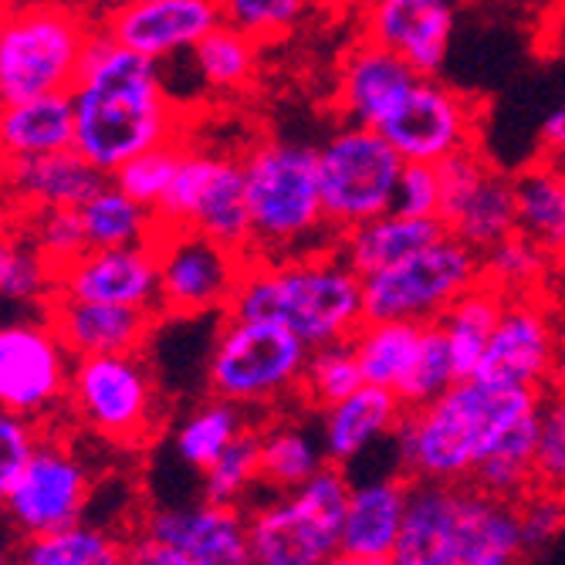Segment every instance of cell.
<instances>
[{"mask_svg":"<svg viewBox=\"0 0 565 565\" xmlns=\"http://www.w3.org/2000/svg\"><path fill=\"white\" fill-rule=\"evenodd\" d=\"M539 406V390L491 386L468 376L437 399L406 409L390 440L409 481L460 484L491 457L532 465Z\"/></svg>","mask_w":565,"mask_h":565,"instance_id":"obj_1","label":"cell"},{"mask_svg":"<svg viewBox=\"0 0 565 565\" xmlns=\"http://www.w3.org/2000/svg\"><path fill=\"white\" fill-rule=\"evenodd\" d=\"M72 106L75 149L106 177L152 146L183 139V113L160 65L122 47L98 24L85 44Z\"/></svg>","mask_w":565,"mask_h":565,"instance_id":"obj_2","label":"cell"},{"mask_svg":"<svg viewBox=\"0 0 565 565\" xmlns=\"http://www.w3.org/2000/svg\"><path fill=\"white\" fill-rule=\"evenodd\" d=\"M227 316L275 322L298 335L308 349L352 339L363 326V278L339 250H308L288 258H254L241 268Z\"/></svg>","mask_w":565,"mask_h":565,"instance_id":"obj_3","label":"cell"},{"mask_svg":"<svg viewBox=\"0 0 565 565\" xmlns=\"http://www.w3.org/2000/svg\"><path fill=\"white\" fill-rule=\"evenodd\" d=\"M241 167L254 258H288L335 247L339 237L322 214L312 146L258 139L241 152Z\"/></svg>","mask_w":565,"mask_h":565,"instance_id":"obj_4","label":"cell"},{"mask_svg":"<svg viewBox=\"0 0 565 565\" xmlns=\"http://www.w3.org/2000/svg\"><path fill=\"white\" fill-rule=\"evenodd\" d=\"M92 28L68 0H14L0 18V106L72 92Z\"/></svg>","mask_w":565,"mask_h":565,"instance_id":"obj_5","label":"cell"},{"mask_svg":"<svg viewBox=\"0 0 565 565\" xmlns=\"http://www.w3.org/2000/svg\"><path fill=\"white\" fill-rule=\"evenodd\" d=\"M308 345L275 322L227 316L207 355V390L247 414H275L298 399Z\"/></svg>","mask_w":565,"mask_h":565,"instance_id":"obj_6","label":"cell"},{"mask_svg":"<svg viewBox=\"0 0 565 565\" xmlns=\"http://www.w3.org/2000/svg\"><path fill=\"white\" fill-rule=\"evenodd\" d=\"M349 488L345 468L326 465L305 484L247 508L250 565H322L335 555Z\"/></svg>","mask_w":565,"mask_h":565,"instance_id":"obj_7","label":"cell"},{"mask_svg":"<svg viewBox=\"0 0 565 565\" xmlns=\"http://www.w3.org/2000/svg\"><path fill=\"white\" fill-rule=\"evenodd\" d=\"M65 409L82 430L126 450L149 444L163 427L160 383L142 352L75 359Z\"/></svg>","mask_w":565,"mask_h":565,"instance_id":"obj_8","label":"cell"},{"mask_svg":"<svg viewBox=\"0 0 565 565\" xmlns=\"http://www.w3.org/2000/svg\"><path fill=\"white\" fill-rule=\"evenodd\" d=\"M316 170L326 224L339 237L393 211L403 157L380 129L342 122L316 146Z\"/></svg>","mask_w":565,"mask_h":565,"instance_id":"obj_9","label":"cell"},{"mask_svg":"<svg viewBox=\"0 0 565 565\" xmlns=\"http://www.w3.org/2000/svg\"><path fill=\"white\" fill-rule=\"evenodd\" d=\"M95 494L88 460L55 427H44L28 465L0 498V525L18 542L58 532L85 519Z\"/></svg>","mask_w":565,"mask_h":565,"instance_id":"obj_10","label":"cell"},{"mask_svg":"<svg viewBox=\"0 0 565 565\" xmlns=\"http://www.w3.org/2000/svg\"><path fill=\"white\" fill-rule=\"evenodd\" d=\"M478 281L481 254L450 234H440L406 262L363 278V316L434 326Z\"/></svg>","mask_w":565,"mask_h":565,"instance_id":"obj_11","label":"cell"},{"mask_svg":"<svg viewBox=\"0 0 565 565\" xmlns=\"http://www.w3.org/2000/svg\"><path fill=\"white\" fill-rule=\"evenodd\" d=\"M152 214L160 227H193L237 254H250L241 157L186 142L173 183Z\"/></svg>","mask_w":565,"mask_h":565,"instance_id":"obj_12","label":"cell"},{"mask_svg":"<svg viewBox=\"0 0 565 565\" xmlns=\"http://www.w3.org/2000/svg\"><path fill=\"white\" fill-rule=\"evenodd\" d=\"M75 355L51 329L44 312L38 319L0 322V406L44 427H58L68 399Z\"/></svg>","mask_w":565,"mask_h":565,"instance_id":"obj_13","label":"cell"},{"mask_svg":"<svg viewBox=\"0 0 565 565\" xmlns=\"http://www.w3.org/2000/svg\"><path fill=\"white\" fill-rule=\"evenodd\" d=\"M152 247L160 268V319L227 312L247 254H237L193 227H160Z\"/></svg>","mask_w":565,"mask_h":565,"instance_id":"obj_14","label":"cell"},{"mask_svg":"<svg viewBox=\"0 0 565 565\" xmlns=\"http://www.w3.org/2000/svg\"><path fill=\"white\" fill-rule=\"evenodd\" d=\"M440 173V227L478 254L519 231L515 180L501 173L478 146L460 149L444 163Z\"/></svg>","mask_w":565,"mask_h":565,"instance_id":"obj_15","label":"cell"},{"mask_svg":"<svg viewBox=\"0 0 565 565\" xmlns=\"http://www.w3.org/2000/svg\"><path fill=\"white\" fill-rule=\"evenodd\" d=\"M481 102L437 78H417L393 116L380 126L403 163H444L481 139Z\"/></svg>","mask_w":565,"mask_h":565,"instance_id":"obj_16","label":"cell"},{"mask_svg":"<svg viewBox=\"0 0 565 565\" xmlns=\"http://www.w3.org/2000/svg\"><path fill=\"white\" fill-rule=\"evenodd\" d=\"M562 312L545 295H519L504 301V312L478 359L475 380L511 390L545 393L558 345Z\"/></svg>","mask_w":565,"mask_h":565,"instance_id":"obj_17","label":"cell"},{"mask_svg":"<svg viewBox=\"0 0 565 565\" xmlns=\"http://www.w3.org/2000/svg\"><path fill=\"white\" fill-rule=\"evenodd\" d=\"M51 295L75 301L157 308L160 312L157 247H152V241L129 247H85L75 262L55 271Z\"/></svg>","mask_w":565,"mask_h":565,"instance_id":"obj_18","label":"cell"},{"mask_svg":"<svg viewBox=\"0 0 565 565\" xmlns=\"http://www.w3.org/2000/svg\"><path fill=\"white\" fill-rule=\"evenodd\" d=\"M221 24L217 0H132L98 21L113 41L157 65L193 51Z\"/></svg>","mask_w":565,"mask_h":565,"instance_id":"obj_19","label":"cell"},{"mask_svg":"<svg viewBox=\"0 0 565 565\" xmlns=\"http://www.w3.org/2000/svg\"><path fill=\"white\" fill-rule=\"evenodd\" d=\"M363 38L396 51L420 78H437L454 38L450 0H363Z\"/></svg>","mask_w":565,"mask_h":565,"instance_id":"obj_20","label":"cell"},{"mask_svg":"<svg viewBox=\"0 0 565 565\" xmlns=\"http://www.w3.org/2000/svg\"><path fill=\"white\" fill-rule=\"evenodd\" d=\"M420 75L396 51L359 38L339 65L332 109L342 122L380 129Z\"/></svg>","mask_w":565,"mask_h":565,"instance_id":"obj_21","label":"cell"},{"mask_svg":"<svg viewBox=\"0 0 565 565\" xmlns=\"http://www.w3.org/2000/svg\"><path fill=\"white\" fill-rule=\"evenodd\" d=\"M41 312L75 359L142 352L149 335L163 322L157 308L75 301V298H62V295H51Z\"/></svg>","mask_w":565,"mask_h":565,"instance_id":"obj_22","label":"cell"},{"mask_svg":"<svg viewBox=\"0 0 565 565\" xmlns=\"http://www.w3.org/2000/svg\"><path fill=\"white\" fill-rule=\"evenodd\" d=\"M106 180L109 177L98 173L75 146L44 152V157L8 160L4 173H0V207L11 217L31 211L82 207Z\"/></svg>","mask_w":565,"mask_h":565,"instance_id":"obj_23","label":"cell"},{"mask_svg":"<svg viewBox=\"0 0 565 565\" xmlns=\"http://www.w3.org/2000/svg\"><path fill=\"white\" fill-rule=\"evenodd\" d=\"M136 535L183 548L207 565H250L244 511L231 504H173L157 508L139 522Z\"/></svg>","mask_w":565,"mask_h":565,"instance_id":"obj_24","label":"cell"},{"mask_svg":"<svg viewBox=\"0 0 565 565\" xmlns=\"http://www.w3.org/2000/svg\"><path fill=\"white\" fill-rule=\"evenodd\" d=\"M460 491L465 488L444 481H409L403 525L386 565H450Z\"/></svg>","mask_w":565,"mask_h":565,"instance_id":"obj_25","label":"cell"},{"mask_svg":"<svg viewBox=\"0 0 565 565\" xmlns=\"http://www.w3.org/2000/svg\"><path fill=\"white\" fill-rule=\"evenodd\" d=\"M319 414H322L319 437H322L326 460L345 468L352 460L363 457L370 447H376L380 440L393 437L399 417L406 414V406L399 403L393 390L363 383L355 393L319 409Z\"/></svg>","mask_w":565,"mask_h":565,"instance_id":"obj_26","label":"cell"},{"mask_svg":"<svg viewBox=\"0 0 565 565\" xmlns=\"http://www.w3.org/2000/svg\"><path fill=\"white\" fill-rule=\"evenodd\" d=\"M406 494H409V478L380 475V478L355 481L345 501L339 552L386 562L403 525Z\"/></svg>","mask_w":565,"mask_h":565,"instance_id":"obj_27","label":"cell"},{"mask_svg":"<svg viewBox=\"0 0 565 565\" xmlns=\"http://www.w3.org/2000/svg\"><path fill=\"white\" fill-rule=\"evenodd\" d=\"M525 552L519 532V508L478 488L460 491L457 542L450 565H519Z\"/></svg>","mask_w":565,"mask_h":565,"instance_id":"obj_28","label":"cell"},{"mask_svg":"<svg viewBox=\"0 0 565 565\" xmlns=\"http://www.w3.org/2000/svg\"><path fill=\"white\" fill-rule=\"evenodd\" d=\"M440 234H444V227L434 217H406V214L386 211L376 221H366V224L339 234L335 250L359 278H366V275H376L383 268L406 262L409 254L424 250Z\"/></svg>","mask_w":565,"mask_h":565,"instance_id":"obj_29","label":"cell"},{"mask_svg":"<svg viewBox=\"0 0 565 565\" xmlns=\"http://www.w3.org/2000/svg\"><path fill=\"white\" fill-rule=\"evenodd\" d=\"M75 146L72 92H51L0 106V152L4 160L44 157Z\"/></svg>","mask_w":565,"mask_h":565,"instance_id":"obj_30","label":"cell"},{"mask_svg":"<svg viewBox=\"0 0 565 565\" xmlns=\"http://www.w3.org/2000/svg\"><path fill=\"white\" fill-rule=\"evenodd\" d=\"M511 180H515L519 234L535 241L562 268L565 265V170L542 152L539 160L522 167Z\"/></svg>","mask_w":565,"mask_h":565,"instance_id":"obj_31","label":"cell"},{"mask_svg":"<svg viewBox=\"0 0 565 565\" xmlns=\"http://www.w3.org/2000/svg\"><path fill=\"white\" fill-rule=\"evenodd\" d=\"M424 335H427V326H420V322L363 319V326H359L349 339L359 373H363V383L396 393L417 363Z\"/></svg>","mask_w":565,"mask_h":565,"instance_id":"obj_32","label":"cell"},{"mask_svg":"<svg viewBox=\"0 0 565 565\" xmlns=\"http://www.w3.org/2000/svg\"><path fill=\"white\" fill-rule=\"evenodd\" d=\"M129 548L132 535L82 519L58 532L24 539L18 565H129Z\"/></svg>","mask_w":565,"mask_h":565,"instance_id":"obj_33","label":"cell"},{"mask_svg":"<svg viewBox=\"0 0 565 565\" xmlns=\"http://www.w3.org/2000/svg\"><path fill=\"white\" fill-rule=\"evenodd\" d=\"M258 444L262 484L271 491H291L329 465L322 437L291 417H268L265 424H258Z\"/></svg>","mask_w":565,"mask_h":565,"instance_id":"obj_34","label":"cell"},{"mask_svg":"<svg viewBox=\"0 0 565 565\" xmlns=\"http://www.w3.org/2000/svg\"><path fill=\"white\" fill-rule=\"evenodd\" d=\"M504 295L498 288H491L488 281H478L471 285L465 295H460L447 312L434 322L450 349V359H454V370H457V380H468L475 376L478 370V359L504 312Z\"/></svg>","mask_w":565,"mask_h":565,"instance_id":"obj_35","label":"cell"},{"mask_svg":"<svg viewBox=\"0 0 565 565\" xmlns=\"http://www.w3.org/2000/svg\"><path fill=\"white\" fill-rule=\"evenodd\" d=\"M78 221H82L88 247L146 244L160 231L157 214H152L149 207H142V203H136L129 193H122L113 180H106L82 203Z\"/></svg>","mask_w":565,"mask_h":565,"instance_id":"obj_36","label":"cell"},{"mask_svg":"<svg viewBox=\"0 0 565 565\" xmlns=\"http://www.w3.org/2000/svg\"><path fill=\"white\" fill-rule=\"evenodd\" d=\"M254 424L247 420V409L211 396L200 406H193L190 414L180 420V427L173 430V450L180 457V465H186L190 471H207L214 460Z\"/></svg>","mask_w":565,"mask_h":565,"instance_id":"obj_37","label":"cell"},{"mask_svg":"<svg viewBox=\"0 0 565 565\" xmlns=\"http://www.w3.org/2000/svg\"><path fill=\"white\" fill-rule=\"evenodd\" d=\"M262 47L244 31L221 24L203 38L193 51V72L214 95H241L254 85V75L262 68Z\"/></svg>","mask_w":565,"mask_h":565,"instance_id":"obj_38","label":"cell"},{"mask_svg":"<svg viewBox=\"0 0 565 565\" xmlns=\"http://www.w3.org/2000/svg\"><path fill=\"white\" fill-rule=\"evenodd\" d=\"M555 268L558 265L548 254L519 231L481 250V281L498 288L504 298L542 295Z\"/></svg>","mask_w":565,"mask_h":565,"instance_id":"obj_39","label":"cell"},{"mask_svg":"<svg viewBox=\"0 0 565 565\" xmlns=\"http://www.w3.org/2000/svg\"><path fill=\"white\" fill-rule=\"evenodd\" d=\"M55 288V271L24 241L18 221L0 207V298L14 305H41Z\"/></svg>","mask_w":565,"mask_h":565,"instance_id":"obj_40","label":"cell"},{"mask_svg":"<svg viewBox=\"0 0 565 565\" xmlns=\"http://www.w3.org/2000/svg\"><path fill=\"white\" fill-rule=\"evenodd\" d=\"M359 386H363V373H359V363H355V352H352L349 339L308 349L305 370H301V386H298L301 403H308L312 409H326V406L345 399L349 393H355Z\"/></svg>","mask_w":565,"mask_h":565,"instance_id":"obj_41","label":"cell"},{"mask_svg":"<svg viewBox=\"0 0 565 565\" xmlns=\"http://www.w3.org/2000/svg\"><path fill=\"white\" fill-rule=\"evenodd\" d=\"M203 478V501L214 504H231L241 508L254 488L262 484V444H258V427L244 430L207 471H200Z\"/></svg>","mask_w":565,"mask_h":565,"instance_id":"obj_42","label":"cell"},{"mask_svg":"<svg viewBox=\"0 0 565 565\" xmlns=\"http://www.w3.org/2000/svg\"><path fill=\"white\" fill-rule=\"evenodd\" d=\"M319 0H217L221 21L244 31L258 44L288 38Z\"/></svg>","mask_w":565,"mask_h":565,"instance_id":"obj_43","label":"cell"},{"mask_svg":"<svg viewBox=\"0 0 565 565\" xmlns=\"http://www.w3.org/2000/svg\"><path fill=\"white\" fill-rule=\"evenodd\" d=\"M24 241L41 254L44 265L51 271H58L62 265L75 262L78 254L88 247L85 231L78 221V207H55V211H31L14 217Z\"/></svg>","mask_w":565,"mask_h":565,"instance_id":"obj_44","label":"cell"},{"mask_svg":"<svg viewBox=\"0 0 565 565\" xmlns=\"http://www.w3.org/2000/svg\"><path fill=\"white\" fill-rule=\"evenodd\" d=\"M183 146H186V139L152 146V149L139 152V157H132L129 163H122L109 180L122 193H129L136 203H142V207L157 211V203L163 200V193L173 183V173H177L180 157H183Z\"/></svg>","mask_w":565,"mask_h":565,"instance_id":"obj_45","label":"cell"},{"mask_svg":"<svg viewBox=\"0 0 565 565\" xmlns=\"http://www.w3.org/2000/svg\"><path fill=\"white\" fill-rule=\"evenodd\" d=\"M454 383H457V370H454L450 349H447L440 329L427 326V335H424L417 363H414V370H409V376L403 380V386L396 390V396H399V403L406 409H414V406H424V403L437 399Z\"/></svg>","mask_w":565,"mask_h":565,"instance_id":"obj_46","label":"cell"},{"mask_svg":"<svg viewBox=\"0 0 565 565\" xmlns=\"http://www.w3.org/2000/svg\"><path fill=\"white\" fill-rule=\"evenodd\" d=\"M532 471L542 488L565 494V393H542Z\"/></svg>","mask_w":565,"mask_h":565,"instance_id":"obj_47","label":"cell"},{"mask_svg":"<svg viewBox=\"0 0 565 565\" xmlns=\"http://www.w3.org/2000/svg\"><path fill=\"white\" fill-rule=\"evenodd\" d=\"M393 211L406 217H434L440 214V173L430 163H403L393 190Z\"/></svg>","mask_w":565,"mask_h":565,"instance_id":"obj_48","label":"cell"},{"mask_svg":"<svg viewBox=\"0 0 565 565\" xmlns=\"http://www.w3.org/2000/svg\"><path fill=\"white\" fill-rule=\"evenodd\" d=\"M565 529V494L562 491H539L519 508V532L525 548H542L555 542Z\"/></svg>","mask_w":565,"mask_h":565,"instance_id":"obj_49","label":"cell"},{"mask_svg":"<svg viewBox=\"0 0 565 565\" xmlns=\"http://www.w3.org/2000/svg\"><path fill=\"white\" fill-rule=\"evenodd\" d=\"M38 437H41L38 424L0 406V498H4V491L11 488L18 471L28 465L31 450L38 447Z\"/></svg>","mask_w":565,"mask_h":565,"instance_id":"obj_50","label":"cell"},{"mask_svg":"<svg viewBox=\"0 0 565 565\" xmlns=\"http://www.w3.org/2000/svg\"><path fill=\"white\" fill-rule=\"evenodd\" d=\"M129 565H207V562H200L196 555H190L183 548L152 542V539H142V535H132Z\"/></svg>","mask_w":565,"mask_h":565,"instance_id":"obj_51","label":"cell"},{"mask_svg":"<svg viewBox=\"0 0 565 565\" xmlns=\"http://www.w3.org/2000/svg\"><path fill=\"white\" fill-rule=\"evenodd\" d=\"M542 152L545 157H558V152H565V98L558 102V106L545 116L542 122Z\"/></svg>","mask_w":565,"mask_h":565,"instance_id":"obj_52","label":"cell"},{"mask_svg":"<svg viewBox=\"0 0 565 565\" xmlns=\"http://www.w3.org/2000/svg\"><path fill=\"white\" fill-rule=\"evenodd\" d=\"M72 8H78L88 21H102V18H109L113 11H119V8H126V4H132V0H68Z\"/></svg>","mask_w":565,"mask_h":565,"instance_id":"obj_53","label":"cell"},{"mask_svg":"<svg viewBox=\"0 0 565 565\" xmlns=\"http://www.w3.org/2000/svg\"><path fill=\"white\" fill-rule=\"evenodd\" d=\"M548 386L555 393H565V312H562V329H558V345H555V359H552V380Z\"/></svg>","mask_w":565,"mask_h":565,"instance_id":"obj_54","label":"cell"},{"mask_svg":"<svg viewBox=\"0 0 565 565\" xmlns=\"http://www.w3.org/2000/svg\"><path fill=\"white\" fill-rule=\"evenodd\" d=\"M18 539L8 532V529H0V565H18Z\"/></svg>","mask_w":565,"mask_h":565,"instance_id":"obj_55","label":"cell"},{"mask_svg":"<svg viewBox=\"0 0 565 565\" xmlns=\"http://www.w3.org/2000/svg\"><path fill=\"white\" fill-rule=\"evenodd\" d=\"M322 565H386V562H376V558H359V555H349V552H335V555H329Z\"/></svg>","mask_w":565,"mask_h":565,"instance_id":"obj_56","label":"cell"},{"mask_svg":"<svg viewBox=\"0 0 565 565\" xmlns=\"http://www.w3.org/2000/svg\"><path fill=\"white\" fill-rule=\"evenodd\" d=\"M11 8H14V0H0V18H4V14H8Z\"/></svg>","mask_w":565,"mask_h":565,"instance_id":"obj_57","label":"cell"},{"mask_svg":"<svg viewBox=\"0 0 565 565\" xmlns=\"http://www.w3.org/2000/svg\"><path fill=\"white\" fill-rule=\"evenodd\" d=\"M552 160H555V163H558V167L565 170V152H558V157H552Z\"/></svg>","mask_w":565,"mask_h":565,"instance_id":"obj_58","label":"cell"},{"mask_svg":"<svg viewBox=\"0 0 565 565\" xmlns=\"http://www.w3.org/2000/svg\"><path fill=\"white\" fill-rule=\"evenodd\" d=\"M4 167H8V160H4V152H0V173H4Z\"/></svg>","mask_w":565,"mask_h":565,"instance_id":"obj_59","label":"cell"}]
</instances>
